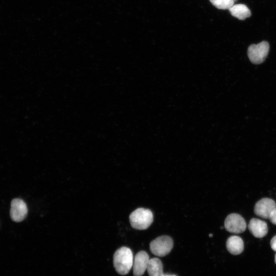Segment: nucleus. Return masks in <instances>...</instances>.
I'll return each mask as SVG.
<instances>
[{"instance_id": "2", "label": "nucleus", "mask_w": 276, "mask_h": 276, "mask_svg": "<svg viewBox=\"0 0 276 276\" xmlns=\"http://www.w3.org/2000/svg\"><path fill=\"white\" fill-rule=\"evenodd\" d=\"M153 220L152 212L147 209L138 208L129 216L131 226L136 229L144 230L148 228Z\"/></svg>"}, {"instance_id": "7", "label": "nucleus", "mask_w": 276, "mask_h": 276, "mask_svg": "<svg viewBox=\"0 0 276 276\" xmlns=\"http://www.w3.org/2000/svg\"><path fill=\"white\" fill-rule=\"evenodd\" d=\"M28 209L24 200L19 198L12 200L11 203L10 217L15 222H20L26 217Z\"/></svg>"}, {"instance_id": "6", "label": "nucleus", "mask_w": 276, "mask_h": 276, "mask_svg": "<svg viewBox=\"0 0 276 276\" xmlns=\"http://www.w3.org/2000/svg\"><path fill=\"white\" fill-rule=\"evenodd\" d=\"M276 207L275 201L269 198L259 200L254 207L255 214L264 219H269Z\"/></svg>"}, {"instance_id": "16", "label": "nucleus", "mask_w": 276, "mask_h": 276, "mask_svg": "<svg viewBox=\"0 0 276 276\" xmlns=\"http://www.w3.org/2000/svg\"><path fill=\"white\" fill-rule=\"evenodd\" d=\"M164 276H176L175 275H164Z\"/></svg>"}, {"instance_id": "8", "label": "nucleus", "mask_w": 276, "mask_h": 276, "mask_svg": "<svg viewBox=\"0 0 276 276\" xmlns=\"http://www.w3.org/2000/svg\"><path fill=\"white\" fill-rule=\"evenodd\" d=\"M148 254L145 251H140L136 254L133 263L134 276H142L147 270L149 261Z\"/></svg>"}, {"instance_id": "5", "label": "nucleus", "mask_w": 276, "mask_h": 276, "mask_svg": "<svg viewBox=\"0 0 276 276\" xmlns=\"http://www.w3.org/2000/svg\"><path fill=\"white\" fill-rule=\"evenodd\" d=\"M224 227L226 230L230 233L239 234L245 231L246 223L240 215L232 213L228 215L225 218Z\"/></svg>"}, {"instance_id": "1", "label": "nucleus", "mask_w": 276, "mask_h": 276, "mask_svg": "<svg viewBox=\"0 0 276 276\" xmlns=\"http://www.w3.org/2000/svg\"><path fill=\"white\" fill-rule=\"evenodd\" d=\"M113 265L116 271L121 275L127 274L133 265L131 250L123 246L118 249L113 255Z\"/></svg>"}, {"instance_id": "3", "label": "nucleus", "mask_w": 276, "mask_h": 276, "mask_svg": "<svg viewBox=\"0 0 276 276\" xmlns=\"http://www.w3.org/2000/svg\"><path fill=\"white\" fill-rule=\"evenodd\" d=\"M173 246L172 239L168 236H159L150 243L151 252L155 256L164 257L168 255Z\"/></svg>"}, {"instance_id": "4", "label": "nucleus", "mask_w": 276, "mask_h": 276, "mask_svg": "<svg viewBox=\"0 0 276 276\" xmlns=\"http://www.w3.org/2000/svg\"><path fill=\"white\" fill-rule=\"evenodd\" d=\"M269 50L268 42L263 41L258 44L249 46L247 55L251 63L258 64L262 63L266 58Z\"/></svg>"}, {"instance_id": "12", "label": "nucleus", "mask_w": 276, "mask_h": 276, "mask_svg": "<svg viewBox=\"0 0 276 276\" xmlns=\"http://www.w3.org/2000/svg\"><path fill=\"white\" fill-rule=\"evenodd\" d=\"M149 276H164L163 267L161 261L156 258L149 260L147 268Z\"/></svg>"}, {"instance_id": "15", "label": "nucleus", "mask_w": 276, "mask_h": 276, "mask_svg": "<svg viewBox=\"0 0 276 276\" xmlns=\"http://www.w3.org/2000/svg\"><path fill=\"white\" fill-rule=\"evenodd\" d=\"M270 246L272 249L276 251V235L271 240Z\"/></svg>"}, {"instance_id": "13", "label": "nucleus", "mask_w": 276, "mask_h": 276, "mask_svg": "<svg viewBox=\"0 0 276 276\" xmlns=\"http://www.w3.org/2000/svg\"><path fill=\"white\" fill-rule=\"evenodd\" d=\"M212 4L219 9H228L234 5V0H209Z\"/></svg>"}, {"instance_id": "18", "label": "nucleus", "mask_w": 276, "mask_h": 276, "mask_svg": "<svg viewBox=\"0 0 276 276\" xmlns=\"http://www.w3.org/2000/svg\"><path fill=\"white\" fill-rule=\"evenodd\" d=\"M209 236H210V237H212V234H210V235H209Z\"/></svg>"}, {"instance_id": "10", "label": "nucleus", "mask_w": 276, "mask_h": 276, "mask_svg": "<svg viewBox=\"0 0 276 276\" xmlns=\"http://www.w3.org/2000/svg\"><path fill=\"white\" fill-rule=\"evenodd\" d=\"M226 246L227 250L231 254L234 255H237L243 251L244 243L240 237L232 236L227 239Z\"/></svg>"}, {"instance_id": "17", "label": "nucleus", "mask_w": 276, "mask_h": 276, "mask_svg": "<svg viewBox=\"0 0 276 276\" xmlns=\"http://www.w3.org/2000/svg\"><path fill=\"white\" fill-rule=\"evenodd\" d=\"M275 264H276V254H275Z\"/></svg>"}, {"instance_id": "11", "label": "nucleus", "mask_w": 276, "mask_h": 276, "mask_svg": "<svg viewBox=\"0 0 276 276\" xmlns=\"http://www.w3.org/2000/svg\"><path fill=\"white\" fill-rule=\"evenodd\" d=\"M233 16L240 20H244L251 16V12L244 4H234L228 9Z\"/></svg>"}, {"instance_id": "19", "label": "nucleus", "mask_w": 276, "mask_h": 276, "mask_svg": "<svg viewBox=\"0 0 276 276\" xmlns=\"http://www.w3.org/2000/svg\"><path fill=\"white\" fill-rule=\"evenodd\" d=\"M237 1V0H234V2H236V1Z\"/></svg>"}, {"instance_id": "14", "label": "nucleus", "mask_w": 276, "mask_h": 276, "mask_svg": "<svg viewBox=\"0 0 276 276\" xmlns=\"http://www.w3.org/2000/svg\"><path fill=\"white\" fill-rule=\"evenodd\" d=\"M269 219L272 224L276 225V207L274 209L272 214L271 215L270 217H269Z\"/></svg>"}, {"instance_id": "9", "label": "nucleus", "mask_w": 276, "mask_h": 276, "mask_svg": "<svg viewBox=\"0 0 276 276\" xmlns=\"http://www.w3.org/2000/svg\"><path fill=\"white\" fill-rule=\"evenodd\" d=\"M250 232L256 238H262L268 232V227L266 222L257 218H252L248 225Z\"/></svg>"}]
</instances>
